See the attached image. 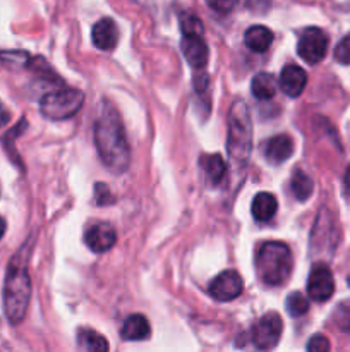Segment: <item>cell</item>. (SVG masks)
<instances>
[{
    "label": "cell",
    "instance_id": "obj_1",
    "mask_svg": "<svg viewBox=\"0 0 350 352\" xmlns=\"http://www.w3.org/2000/svg\"><path fill=\"white\" fill-rule=\"evenodd\" d=\"M95 144L103 165L115 174L129 168L130 150L126 129L115 107L103 100L95 122Z\"/></svg>",
    "mask_w": 350,
    "mask_h": 352
},
{
    "label": "cell",
    "instance_id": "obj_2",
    "mask_svg": "<svg viewBox=\"0 0 350 352\" xmlns=\"http://www.w3.org/2000/svg\"><path fill=\"white\" fill-rule=\"evenodd\" d=\"M226 151L233 167H246L253 151V119L244 100H235L229 110Z\"/></svg>",
    "mask_w": 350,
    "mask_h": 352
},
{
    "label": "cell",
    "instance_id": "obj_3",
    "mask_svg": "<svg viewBox=\"0 0 350 352\" xmlns=\"http://www.w3.org/2000/svg\"><path fill=\"white\" fill-rule=\"evenodd\" d=\"M31 299V278L24 263L14 258L9 265L3 285V309H5L7 320L14 325L21 323L26 316L27 306Z\"/></svg>",
    "mask_w": 350,
    "mask_h": 352
},
{
    "label": "cell",
    "instance_id": "obj_4",
    "mask_svg": "<svg viewBox=\"0 0 350 352\" xmlns=\"http://www.w3.org/2000/svg\"><path fill=\"white\" fill-rule=\"evenodd\" d=\"M292 251L285 243L271 241L259 248L256 256V270L266 285L277 287L285 284L292 272Z\"/></svg>",
    "mask_w": 350,
    "mask_h": 352
},
{
    "label": "cell",
    "instance_id": "obj_5",
    "mask_svg": "<svg viewBox=\"0 0 350 352\" xmlns=\"http://www.w3.org/2000/svg\"><path fill=\"white\" fill-rule=\"evenodd\" d=\"M82 102H84V95L79 89L60 86L41 98L40 109L47 119L65 120L74 117L81 110Z\"/></svg>",
    "mask_w": 350,
    "mask_h": 352
},
{
    "label": "cell",
    "instance_id": "obj_6",
    "mask_svg": "<svg viewBox=\"0 0 350 352\" xmlns=\"http://www.w3.org/2000/svg\"><path fill=\"white\" fill-rule=\"evenodd\" d=\"M328 36L319 28H307L301 34L297 43V54L304 58L307 64H318L325 58L328 50Z\"/></svg>",
    "mask_w": 350,
    "mask_h": 352
},
{
    "label": "cell",
    "instance_id": "obj_7",
    "mask_svg": "<svg viewBox=\"0 0 350 352\" xmlns=\"http://www.w3.org/2000/svg\"><path fill=\"white\" fill-rule=\"evenodd\" d=\"M283 323L278 313H268L259 322L256 323L253 330V342L257 349L268 351L278 344L281 337Z\"/></svg>",
    "mask_w": 350,
    "mask_h": 352
},
{
    "label": "cell",
    "instance_id": "obj_8",
    "mask_svg": "<svg viewBox=\"0 0 350 352\" xmlns=\"http://www.w3.org/2000/svg\"><path fill=\"white\" fill-rule=\"evenodd\" d=\"M335 292V280L333 274L325 263H318L311 268L307 278V294L312 301L325 302Z\"/></svg>",
    "mask_w": 350,
    "mask_h": 352
},
{
    "label": "cell",
    "instance_id": "obj_9",
    "mask_svg": "<svg viewBox=\"0 0 350 352\" xmlns=\"http://www.w3.org/2000/svg\"><path fill=\"white\" fill-rule=\"evenodd\" d=\"M244 291V282L242 277L237 274L235 270H225L215 277L209 284L208 292L213 299L216 301H232V299L239 298Z\"/></svg>",
    "mask_w": 350,
    "mask_h": 352
},
{
    "label": "cell",
    "instance_id": "obj_10",
    "mask_svg": "<svg viewBox=\"0 0 350 352\" xmlns=\"http://www.w3.org/2000/svg\"><path fill=\"white\" fill-rule=\"evenodd\" d=\"M84 241L89 250L95 251V253H106L117 243L115 229L110 223H96V226L89 227Z\"/></svg>",
    "mask_w": 350,
    "mask_h": 352
},
{
    "label": "cell",
    "instance_id": "obj_11",
    "mask_svg": "<svg viewBox=\"0 0 350 352\" xmlns=\"http://www.w3.org/2000/svg\"><path fill=\"white\" fill-rule=\"evenodd\" d=\"M93 43L96 48L103 52H110L117 47L119 43V28H117L115 21L110 17H103L98 23L93 26L91 31Z\"/></svg>",
    "mask_w": 350,
    "mask_h": 352
},
{
    "label": "cell",
    "instance_id": "obj_12",
    "mask_svg": "<svg viewBox=\"0 0 350 352\" xmlns=\"http://www.w3.org/2000/svg\"><path fill=\"white\" fill-rule=\"evenodd\" d=\"M182 54L189 65L194 69H205L208 64L209 50L202 36H182L180 41Z\"/></svg>",
    "mask_w": 350,
    "mask_h": 352
},
{
    "label": "cell",
    "instance_id": "obj_13",
    "mask_svg": "<svg viewBox=\"0 0 350 352\" xmlns=\"http://www.w3.org/2000/svg\"><path fill=\"white\" fill-rule=\"evenodd\" d=\"M278 82H280V88L285 95L290 96V98H297L302 95L305 85H307V74L302 67L290 64L283 67Z\"/></svg>",
    "mask_w": 350,
    "mask_h": 352
},
{
    "label": "cell",
    "instance_id": "obj_14",
    "mask_svg": "<svg viewBox=\"0 0 350 352\" xmlns=\"http://www.w3.org/2000/svg\"><path fill=\"white\" fill-rule=\"evenodd\" d=\"M292 153H294V141L288 134H278L264 144V157L271 164H283L292 157Z\"/></svg>",
    "mask_w": 350,
    "mask_h": 352
},
{
    "label": "cell",
    "instance_id": "obj_15",
    "mask_svg": "<svg viewBox=\"0 0 350 352\" xmlns=\"http://www.w3.org/2000/svg\"><path fill=\"white\" fill-rule=\"evenodd\" d=\"M244 41H246V47L249 50L257 52V54H263L273 43V33L271 30H268L266 26H261V24H256V26H250L249 30L244 34Z\"/></svg>",
    "mask_w": 350,
    "mask_h": 352
},
{
    "label": "cell",
    "instance_id": "obj_16",
    "mask_svg": "<svg viewBox=\"0 0 350 352\" xmlns=\"http://www.w3.org/2000/svg\"><path fill=\"white\" fill-rule=\"evenodd\" d=\"M278 210V201L271 192H259L254 196L253 205H250V213L257 222H268L275 217Z\"/></svg>",
    "mask_w": 350,
    "mask_h": 352
},
{
    "label": "cell",
    "instance_id": "obj_17",
    "mask_svg": "<svg viewBox=\"0 0 350 352\" xmlns=\"http://www.w3.org/2000/svg\"><path fill=\"white\" fill-rule=\"evenodd\" d=\"M150 333V322L143 315H130L122 325V337L126 340H144Z\"/></svg>",
    "mask_w": 350,
    "mask_h": 352
},
{
    "label": "cell",
    "instance_id": "obj_18",
    "mask_svg": "<svg viewBox=\"0 0 350 352\" xmlns=\"http://www.w3.org/2000/svg\"><path fill=\"white\" fill-rule=\"evenodd\" d=\"M199 164H201V168L205 170L206 177L213 182V184H220L223 181L226 174V165L223 162L222 155L218 153H209V155H202L199 158Z\"/></svg>",
    "mask_w": 350,
    "mask_h": 352
},
{
    "label": "cell",
    "instance_id": "obj_19",
    "mask_svg": "<svg viewBox=\"0 0 350 352\" xmlns=\"http://www.w3.org/2000/svg\"><path fill=\"white\" fill-rule=\"evenodd\" d=\"M250 91L257 100H271L277 93V79L268 72H261L254 76L250 82Z\"/></svg>",
    "mask_w": 350,
    "mask_h": 352
},
{
    "label": "cell",
    "instance_id": "obj_20",
    "mask_svg": "<svg viewBox=\"0 0 350 352\" xmlns=\"http://www.w3.org/2000/svg\"><path fill=\"white\" fill-rule=\"evenodd\" d=\"M312 189H314V182L309 177L305 172L295 170L292 175V191L294 196L299 201H307L312 195Z\"/></svg>",
    "mask_w": 350,
    "mask_h": 352
},
{
    "label": "cell",
    "instance_id": "obj_21",
    "mask_svg": "<svg viewBox=\"0 0 350 352\" xmlns=\"http://www.w3.org/2000/svg\"><path fill=\"white\" fill-rule=\"evenodd\" d=\"M79 339H81V344L84 346V349L88 352H108V340L103 336H100L95 330H81L79 332Z\"/></svg>",
    "mask_w": 350,
    "mask_h": 352
},
{
    "label": "cell",
    "instance_id": "obj_22",
    "mask_svg": "<svg viewBox=\"0 0 350 352\" xmlns=\"http://www.w3.org/2000/svg\"><path fill=\"white\" fill-rule=\"evenodd\" d=\"M180 30L184 36H202L205 33V26L199 17L191 12H184L180 16Z\"/></svg>",
    "mask_w": 350,
    "mask_h": 352
},
{
    "label": "cell",
    "instance_id": "obj_23",
    "mask_svg": "<svg viewBox=\"0 0 350 352\" xmlns=\"http://www.w3.org/2000/svg\"><path fill=\"white\" fill-rule=\"evenodd\" d=\"M309 309V301L301 294V292H292L287 298V311L288 315L297 318V316L305 315Z\"/></svg>",
    "mask_w": 350,
    "mask_h": 352
},
{
    "label": "cell",
    "instance_id": "obj_24",
    "mask_svg": "<svg viewBox=\"0 0 350 352\" xmlns=\"http://www.w3.org/2000/svg\"><path fill=\"white\" fill-rule=\"evenodd\" d=\"M335 58L343 65H350V34H347L335 48Z\"/></svg>",
    "mask_w": 350,
    "mask_h": 352
},
{
    "label": "cell",
    "instance_id": "obj_25",
    "mask_svg": "<svg viewBox=\"0 0 350 352\" xmlns=\"http://www.w3.org/2000/svg\"><path fill=\"white\" fill-rule=\"evenodd\" d=\"M307 352H329V340L321 333L312 336L307 342Z\"/></svg>",
    "mask_w": 350,
    "mask_h": 352
},
{
    "label": "cell",
    "instance_id": "obj_26",
    "mask_svg": "<svg viewBox=\"0 0 350 352\" xmlns=\"http://www.w3.org/2000/svg\"><path fill=\"white\" fill-rule=\"evenodd\" d=\"M0 60L9 62V64H26L30 60V55L26 52H0Z\"/></svg>",
    "mask_w": 350,
    "mask_h": 352
},
{
    "label": "cell",
    "instance_id": "obj_27",
    "mask_svg": "<svg viewBox=\"0 0 350 352\" xmlns=\"http://www.w3.org/2000/svg\"><path fill=\"white\" fill-rule=\"evenodd\" d=\"M206 3L209 6V9L216 10L220 14H226L235 7L237 0H206Z\"/></svg>",
    "mask_w": 350,
    "mask_h": 352
},
{
    "label": "cell",
    "instance_id": "obj_28",
    "mask_svg": "<svg viewBox=\"0 0 350 352\" xmlns=\"http://www.w3.org/2000/svg\"><path fill=\"white\" fill-rule=\"evenodd\" d=\"M113 201L112 195H110L108 188L105 184H96V203L98 205H110Z\"/></svg>",
    "mask_w": 350,
    "mask_h": 352
},
{
    "label": "cell",
    "instance_id": "obj_29",
    "mask_svg": "<svg viewBox=\"0 0 350 352\" xmlns=\"http://www.w3.org/2000/svg\"><path fill=\"white\" fill-rule=\"evenodd\" d=\"M10 120V112L5 109V105H3L2 102H0V127L5 126L7 122Z\"/></svg>",
    "mask_w": 350,
    "mask_h": 352
},
{
    "label": "cell",
    "instance_id": "obj_30",
    "mask_svg": "<svg viewBox=\"0 0 350 352\" xmlns=\"http://www.w3.org/2000/svg\"><path fill=\"white\" fill-rule=\"evenodd\" d=\"M345 189L350 196V167L347 168V174H345Z\"/></svg>",
    "mask_w": 350,
    "mask_h": 352
},
{
    "label": "cell",
    "instance_id": "obj_31",
    "mask_svg": "<svg viewBox=\"0 0 350 352\" xmlns=\"http://www.w3.org/2000/svg\"><path fill=\"white\" fill-rule=\"evenodd\" d=\"M5 229H7V223H5V220H3L2 217H0V239H2V237H3V234H5Z\"/></svg>",
    "mask_w": 350,
    "mask_h": 352
}]
</instances>
